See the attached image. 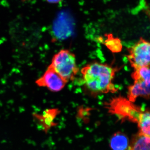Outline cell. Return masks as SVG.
Listing matches in <instances>:
<instances>
[{
	"mask_svg": "<svg viewBox=\"0 0 150 150\" xmlns=\"http://www.w3.org/2000/svg\"><path fill=\"white\" fill-rule=\"evenodd\" d=\"M110 147L112 150H126L129 147V140L125 134L118 132L110 138Z\"/></svg>",
	"mask_w": 150,
	"mask_h": 150,
	"instance_id": "obj_8",
	"label": "cell"
},
{
	"mask_svg": "<svg viewBox=\"0 0 150 150\" xmlns=\"http://www.w3.org/2000/svg\"><path fill=\"white\" fill-rule=\"evenodd\" d=\"M48 2L51 4H57L60 2L62 0H46Z\"/></svg>",
	"mask_w": 150,
	"mask_h": 150,
	"instance_id": "obj_12",
	"label": "cell"
},
{
	"mask_svg": "<svg viewBox=\"0 0 150 150\" xmlns=\"http://www.w3.org/2000/svg\"><path fill=\"white\" fill-rule=\"evenodd\" d=\"M134 84L128 88V98L130 101L134 102L138 97L149 99L150 81L138 79L134 80Z\"/></svg>",
	"mask_w": 150,
	"mask_h": 150,
	"instance_id": "obj_7",
	"label": "cell"
},
{
	"mask_svg": "<svg viewBox=\"0 0 150 150\" xmlns=\"http://www.w3.org/2000/svg\"><path fill=\"white\" fill-rule=\"evenodd\" d=\"M128 150H150V137L139 132L135 135Z\"/></svg>",
	"mask_w": 150,
	"mask_h": 150,
	"instance_id": "obj_9",
	"label": "cell"
},
{
	"mask_svg": "<svg viewBox=\"0 0 150 150\" xmlns=\"http://www.w3.org/2000/svg\"><path fill=\"white\" fill-rule=\"evenodd\" d=\"M60 113V110L58 108H51L44 110L41 114L33 113V116L40 129L47 133L52 127L56 126L54 120Z\"/></svg>",
	"mask_w": 150,
	"mask_h": 150,
	"instance_id": "obj_6",
	"label": "cell"
},
{
	"mask_svg": "<svg viewBox=\"0 0 150 150\" xmlns=\"http://www.w3.org/2000/svg\"><path fill=\"white\" fill-rule=\"evenodd\" d=\"M105 45L113 53H118L122 50V46L121 40L118 38L112 37L110 34L105 42Z\"/></svg>",
	"mask_w": 150,
	"mask_h": 150,
	"instance_id": "obj_11",
	"label": "cell"
},
{
	"mask_svg": "<svg viewBox=\"0 0 150 150\" xmlns=\"http://www.w3.org/2000/svg\"><path fill=\"white\" fill-rule=\"evenodd\" d=\"M127 56L131 67L134 69L144 67H150V45L149 42L143 38L129 49Z\"/></svg>",
	"mask_w": 150,
	"mask_h": 150,
	"instance_id": "obj_4",
	"label": "cell"
},
{
	"mask_svg": "<svg viewBox=\"0 0 150 150\" xmlns=\"http://www.w3.org/2000/svg\"><path fill=\"white\" fill-rule=\"evenodd\" d=\"M137 123L139 129V133L150 137V115L149 110L142 111Z\"/></svg>",
	"mask_w": 150,
	"mask_h": 150,
	"instance_id": "obj_10",
	"label": "cell"
},
{
	"mask_svg": "<svg viewBox=\"0 0 150 150\" xmlns=\"http://www.w3.org/2000/svg\"><path fill=\"white\" fill-rule=\"evenodd\" d=\"M35 83L38 86L47 88L51 91L58 92L64 88L67 83L49 66Z\"/></svg>",
	"mask_w": 150,
	"mask_h": 150,
	"instance_id": "obj_5",
	"label": "cell"
},
{
	"mask_svg": "<svg viewBox=\"0 0 150 150\" xmlns=\"http://www.w3.org/2000/svg\"><path fill=\"white\" fill-rule=\"evenodd\" d=\"M116 71V69L108 65L96 62L83 67L81 73L89 90L94 93H106L117 91L112 83Z\"/></svg>",
	"mask_w": 150,
	"mask_h": 150,
	"instance_id": "obj_1",
	"label": "cell"
},
{
	"mask_svg": "<svg viewBox=\"0 0 150 150\" xmlns=\"http://www.w3.org/2000/svg\"><path fill=\"white\" fill-rule=\"evenodd\" d=\"M49 66L67 83L73 80L79 71L74 54L66 49L55 54Z\"/></svg>",
	"mask_w": 150,
	"mask_h": 150,
	"instance_id": "obj_2",
	"label": "cell"
},
{
	"mask_svg": "<svg viewBox=\"0 0 150 150\" xmlns=\"http://www.w3.org/2000/svg\"><path fill=\"white\" fill-rule=\"evenodd\" d=\"M132 103L129 100L120 96L112 98L105 104V107L108 112L116 115L120 120H128L137 123L142 110Z\"/></svg>",
	"mask_w": 150,
	"mask_h": 150,
	"instance_id": "obj_3",
	"label": "cell"
}]
</instances>
